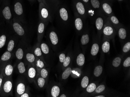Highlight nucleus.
I'll list each match as a JSON object with an SVG mask.
<instances>
[{
    "label": "nucleus",
    "instance_id": "obj_49",
    "mask_svg": "<svg viewBox=\"0 0 130 97\" xmlns=\"http://www.w3.org/2000/svg\"><path fill=\"white\" fill-rule=\"evenodd\" d=\"M59 97H67V96H66V95H65V94H62V95H60V96H59Z\"/></svg>",
    "mask_w": 130,
    "mask_h": 97
},
{
    "label": "nucleus",
    "instance_id": "obj_31",
    "mask_svg": "<svg viewBox=\"0 0 130 97\" xmlns=\"http://www.w3.org/2000/svg\"><path fill=\"white\" fill-rule=\"evenodd\" d=\"M26 58L27 61L30 63L33 62L35 60V57L32 53H27L26 55Z\"/></svg>",
    "mask_w": 130,
    "mask_h": 97
},
{
    "label": "nucleus",
    "instance_id": "obj_26",
    "mask_svg": "<svg viewBox=\"0 0 130 97\" xmlns=\"http://www.w3.org/2000/svg\"><path fill=\"white\" fill-rule=\"evenodd\" d=\"M13 67L11 65H8L5 67V73L7 76L11 75L13 72Z\"/></svg>",
    "mask_w": 130,
    "mask_h": 97
},
{
    "label": "nucleus",
    "instance_id": "obj_28",
    "mask_svg": "<svg viewBox=\"0 0 130 97\" xmlns=\"http://www.w3.org/2000/svg\"><path fill=\"white\" fill-rule=\"evenodd\" d=\"M16 57L19 60H21L24 57V52L22 48H19L16 52Z\"/></svg>",
    "mask_w": 130,
    "mask_h": 97
},
{
    "label": "nucleus",
    "instance_id": "obj_43",
    "mask_svg": "<svg viewBox=\"0 0 130 97\" xmlns=\"http://www.w3.org/2000/svg\"><path fill=\"white\" fill-rule=\"evenodd\" d=\"M36 65L38 68L41 69L43 68L44 67V63L40 60H38L37 61Z\"/></svg>",
    "mask_w": 130,
    "mask_h": 97
},
{
    "label": "nucleus",
    "instance_id": "obj_16",
    "mask_svg": "<svg viewBox=\"0 0 130 97\" xmlns=\"http://www.w3.org/2000/svg\"><path fill=\"white\" fill-rule=\"evenodd\" d=\"M76 8L77 11L81 15H83L85 13V9L83 4L79 2L76 4Z\"/></svg>",
    "mask_w": 130,
    "mask_h": 97
},
{
    "label": "nucleus",
    "instance_id": "obj_46",
    "mask_svg": "<svg viewBox=\"0 0 130 97\" xmlns=\"http://www.w3.org/2000/svg\"><path fill=\"white\" fill-rule=\"evenodd\" d=\"M21 97H29V95L27 93H24L23 94H22L21 95Z\"/></svg>",
    "mask_w": 130,
    "mask_h": 97
},
{
    "label": "nucleus",
    "instance_id": "obj_19",
    "mask_svg": "<svg viewBox=\"0 0 130 97\" xmlns=\"http://www.w3.org/2000/svg\"><path fill=\"white\" fill-rule=\"evenodd\" d=\"M96 88H97V85L96 83H91L89 85H88L87 87L86 88V91L88 93H91L94 92L95 90H96Z\"/></svg>",
    "mask_w": 130,
    "mask_h": 97
},
{
    "label": "nucleus",
    "instance_id": "obj_27",
    "mask_svg": "<svg viewBox=\"0 0 130 97\" xmlns=\"http://www.w3.org/2000/svg\"><path fill=\"white\" fill-rule=\"evenodd\" d=\"M11 55L10 51H6L2 56L1 60L3 61H7L11 58Z\"/></svg>",
    "mask_w": 130,
    "mask_h": 97
},
{
    "label": "nucleus",
    "instance_id": "obj_50",
    "mask_svg": "<svg viewBox=\"0 0 130 97\" xmlns=\"http://www.w3.org/2000/svg\"><path fill=\"white\" fill-rule=\"evenodd\" d=\"M83 0L84 1V2H88L89 0Z\"/></svg>",
    "mask_w": 130,
    "mask_h": 97
},
{
    "label": "nucleus",
    "instance_id": "obj_45",
    "mask_svg": "<svg viewBox=\"0 0 130 97\" xmlns=\"http://www.w3.org/2000/svg\"><path fill=\"white\" fill-rule=\"evenodd\" d=\"M111 20L113 23L115 25H117L119 23V21L115 16H113L111 17Z\"/></svg>",
    "mask_w": 130,
    "mask_h": 97
},
{
    "label": "nucleus",
    "instance_id": "obj_20",
    "mask_svg": "<svg viewBox=\"0 0 130 97\" xmlns=\"http://www.w3.org/2000/svg\"><path fill=\"white\" fill-rule=\"evenodd\" d=\"M110 43L108 41H106L102 44V50L104 53H108L110 50Z\"/></svg>",
    "mask_w": 130,
    "mask_h": 97
},
{
    "label": "nucleus",
    "instance_id": "obj_3",
    "mask_svg": "<svg viewBox=\"0 0 130 97\" xmlns=\"http://www.w3.org/2000/svg\"><path fill=\"white\" fill-rule=\"evenodd\" d=\"M49 38L52 44L54 45H56L58 43V39L57 34L54 31H52L49 35Z\"/></svg>",
    "mask_w": 130,
    "mask_h": 97
},
{
    "label": "nucleus",
    "instance_id": "obj_4",
    "mask_svg": "<svg viewBox=\"0 0 130 97\" xmlns=\"http://www.w3.org/2000/svg\"><path fill=\"white\" fill-rule=\"evenodd\" d=\"M60 89L57 85H54L51 89V95L52 97H57L60 94Z\"/></svg>",
    "mask_w": 130,
    "mask_h": 97
},
{
    "label": "nucleus",
    "instance_id": "obj_12",
    "mask_svg": "<svg viewBox=\"0 0 130 97\" xmlns=\"http://www.w3.org/2000/svg\"><path fill=\"white\" fill-rule=\"evenodd\" d=\"M12 88V83L10 80L7 81L5 83L4 85V90L6 93H9L11 91Z\"/></svg>",
    "mask_w": 130,
    "mask_h": 97
},
{
    "label": "nucleus",
    "instance_id": "obj_32",
    "mask_svg": "<svg viewBox=\"0 0 130 97\" xmlns=\"http://www.w3.org/2000/svg\"><path fill=\"white\" fill-rule=\"evenodd\" d=\"M38 86L40 88H43L45 84V79L42 77H39L38 79Z\"/></svg>",
    "mask_w": 130,
    "mask_h": 97
},
{
    "label": "nucleus",
    "instance_id": "obj_5",
    "mask_svg": "<svg viewBox=\"0 0 130 97\" xmlns=\"http://www.w3.org/2000/svg\"><path fill=\"white\" fill-rule=\"evenodd\" d=\"M99 50V46L97 43H95L93 44L91 46L90 53L93 57L97 55Z\"/></svg>",
    "mask_w": 130,
    "mask_h": 97
},
{
    "label": "nucleus",
    "instance_id": "obj_35",
    "mask_svg": "<svg viewBox=\"0 0 130 97\" xmlns=\"http://www.w3.org/2000/svg\"><path fill=\"white\" fill-rule=\"evenodd\" d=\"M6 37L5 35H2L0 36V48H2L5 46L6 42Z\"/></svg>",
    "mask_w": 130,
    "mask_h": 97
},
{
    "label": "nucleus",
    "instance_id": "obj_51",
    "mask_svg": "<svg viewBox=\"0 0 130 97\" xmlns=\"http://www.w3.org/2000/svg\"><path fill=\"white\" fill-rule=\"evenodd\" d=\"M119 0V1H121L123 0Z\"/></svg>",
    "mask_w": 130,
    "mask_h": 97
},
{
    "label": "nucleus",
    "instance_id": "obj_15",
    "mask_svg": "<svg viewBox=\"0 0 130 97\" xmlns=\"http://www.w3.org/2000/svg\"><path fill=\"white\" fill-rule=\"evenodd\" d=\"M89 82V79L88 76H84L82 79L81 82V85L82 88H86L88 85Z\"/></svg>",
    "mask_w": 130,
    "mask_h": 97
},
{
    "label": "nucleus",
    "instance_id": "obj_30",
    "mask_svg": "<svg viewBox=\"0 0 130 97\" xmlns=\"http://www.w3.org/2000/svg\"><path fill=\"white\" fill-rule=\"evenodd\" d=\"M105 85L104 84H101L96 88L94 91H95L96 93L99 94L104 92L105 90Z\"/></svg>",
    "mask_w": 130,
    "mask_h": 97
},
{
    "label": "nucleus",
    "instance_id": "obj_38",
    "mask_svg": "<svg viewBox=\"0 0 130 97\" xmlns=\"http://www.w3.org/2000/svg\"><path fill=\"white\" fill-rule=\"evenodd\" d=\"M91 2L93 8L95 9L99 8L100 2L98 0H91Z\"/></svg>",
    "mask_w": 130,
    "mask_h": 97
},
{
    "label": "nucleus",
    "instance_id": "obj_40",
    "mask_svg": "<svg viewBox=\"0 0 130 97\" xmlns=\"http://www.w3.org/2000/svg\"><path fill=\"white\" fill-rule=\"evenodd\" d=\"M123 66L125 68L129 67L130 66V57H129L126 59L123 63Z\"/></svg>",
    "mask_w": 130,
    "mask_h": 97
},
{
    "label": "nucleus",
    "instance_id": "obj_8",
    "mask_svg": "<svg viewBox=\"0 0 130 97\" xmlns=\"http://www.w3.org/2000/svg\"><path fill=\"white\" fill-rule=\"evenodd\" d=\"M2 13L5 19H10L12 16L11 11L9 7H5L2 11Z\"/></svg>",
    "mask_w": 130,
    "mask_h": 97
},
{
    "label": "nucleus",
    "instance_id": "obj_10",
    "mask_svg": "<svg viewBox=\"0 0 130 97\" xmlns=\"http://www.w3.org/2000/svg\"><path fill=\"white\" fill-rule=\"evenodd\" d=\"M103 67L101 65H99L95 67L94 71V75L95 77H98L102 74Z\"/></svg>",
    "mask_w": 130,
    "mask_h": 97
},
{
    "label": "nucleus",
    "instance_id": "obj_14",
    "mask_svg": "<svg viewBox=\"0 0 130 97\" xmlns=\"http://www.w3.org/2000/svg\"><path fill=\"white\" fill-rule=\"evenodd\" d=\"M76 28L78 31H81L83 27V23L81 18H76L75 21Z\"/></svg>",
    "mask_w": 130,
    "mask_h": 97
},
{
    "label": "nucleus",
    "instance_id": "obj_11",
    "mask_svg": "<svg viewBox=\"0 0 130 97\" xmlns=\"http://www.w3.org/2000/svg\"><path fill=\"white\" fill-rule=\"evenodd\" d=\"M25 91V86L24 83H20L18 85L16 89V91L18 94L21 95L24 94Z\"/></svg>",
    "mask_w": 130,
    "mask_h": 97
},
{
    "label": "nucleus",
    "instance_id": "obj_6",
    "mask_svg": "<svg viewBox=\"0 0 130 97\" xmlns=\"http://www.w3.org/2000/svg\"><path fill=\"white\" fill-rule=\"evenodd\" d=\"M14 10L15 13L18 15H22L23 13L22 6L21 4L19 2H16L15 4L14 7Z\"/></svg>",
    "mask_w": 130,
    "mask_h": 97
},
{
    "label": "nucleus",
    "instance_id": "obj_24",
    "mask_svg": "<svg viewBox=\"0 0 130 97\" xmlns=\"http://www.w3.org/2000/svg\"><path fill=\"white\" fill-rule=\"evenodd\" d=\"M36 75V70L34 68L31 67L28 71V76L30 79H34Z\"/></svg>",
    "mask_w": 130,
    "mask_h": 97
},
{
    "label": "nucleus",
    "instance_id": "obj_2",
    "mask_svg": "<svg viewBox=\"0 0 130 97\" xmlns=\"http://www.w3.org/2000/svg\"><path fill=\"white\" fill-rule=\"evenodd\" d=\"M76 63L78 66L82 67L85 62V57L83 53H80L76 58Z\"/></svg>",
    "mask_w": 130,
    "mask_h": 97
},
{
    "label": "nucleus",
    "instance_id": "obj_9",
    "mask_svg": "<svg viewBox=\"0 0 130 97\" xmlns=\"http://www.w3.org/2000/svg\"><path fill=\"white\" fill-rule=\"evenodd\" d=\"M72 68L71 67H67L66 68L62 75V79L65 80L69 78V76L72 73Z\"/></svg>",
    "mask_w": 130,
    "mask_h": 97
},
{
    "label": "nucleus",
    "instance_id": "obj_41",
    "mask_svg": "<svg viewBox=\"0 0 130 97\" xmlns=\"http://www.w3.org/2000/svg\"><path fill=\"white\" fill-rule=\"evenodd\" d=\"M34 53V54L37 57H40L42 56V51L41 49L38 47L35 49Z\"/></svg>",
    "mask_w": 130,
    "mask_h": 97
},
{
    "label": "nucleus",
    "instance_id": "obj_17",
    "mask_svg": "<svg viewBox=\"0 0 130 97\" xmlns=\"http://www.w3.org/2000/svg\"><path fill=\"white\" fill-rule=\"evenodd\" d=\"M103 24L104 21L102 18L99 17L97 18L96 22V27L97 30H101L103 27Z\"/></svg>",
    "mask_w": 130,
    "mask_h": 97
},
{
    "label": "nucleus",
    "instance_id": "obj_34",
    "mask_svg": "<svg viewBox=\"0 0 130 97\" xmlns=\"http://www.w3.org/2000/svg\"><path fill=\"white\" fill-rule=\"evenodd\" d=\"M71 62V58L69 56L66 57L63 63V65L64 67H66L69 66Z\"/></svg>",
    "mask_w": 130,
    "mask_h": 97
},
{
    "label": "nucleus",
    "instance_id": "obj_33",
    "mask_svg": "<svg viewBox=\"0 0 130 97\" xmlns=\"http://www.w3.org/2000/svg\"><path fill=\"white\" fill-rule=\"evenodd\" d=\"M40 74L41 77L44 79H46L48 75V72L47 70L46 69V68H43L41 70Z\"/></svg>",
    "mask_w": 130,
    "mask_h": 97
},
{
    "label": "nucleus",
    "instance_id": "obj_39",
    "mask_svg": "<svg viewBox=\"0 0 130 97\" xmlns=\"http://www.w3.org/2000/svg\"><path fill=\"white\" fill-rule=\"evenodd\" d=\"M14 42L13 40H11L9 42L8 46V51H12L14 48Z\"/></svg>",
    "mask_w": 130,
    "mask_h": 97
},
{
    "label": "nucleus",
    "instance_id": "obj_36",
    "mask_svg": "<svg viewBox=\"0 0 130 97\" xmlns=\"http://www.w3.org/2000/svg\"><path fill=\"white\" fill-rule=\"evenodd\" d=\"M123 51L124 53H127L130 51V42H128L126 43L123 48Z\"/></svg>",
    "mask_w": 130,
    "mask_h": 97
},
{
    "label": "nucleus",
    "instance_id": "obj_18",
    "mask_svg": "<svg viewBox=\"0 0 130 97\" xmlns=\"http://www.w3.org/2000/svg\"><path fill=\"white\" fill-rule=\"evenodd\" d=\"M103 32L105 35L109 36L113 34L114 31L112 27L110 26H107L104 28Z\"/></svg>",
    "mask_w": 130,
    "mask_h": 97
},
{
    "label": "nucleus",
    "instance_id": "obj_44",
    "mask_svg": "<svg viewBox=\"0 0 130 97\" xmlns=\"http://www.w3.org/2000/svg\"><path fill=\"white\" fill-rule=\"evenodd\" d=\"M66 56L65 54L64 53H62L59 55V61L61 63H63L66 59Z\"/></svg>",
    "mask_w": 130,
    "mask_h": 97
},
{
    "label": "nucleus",
    "instance_id": "obj_37",
    "mask_svg": "<svg viewBox=\"0 0 130 97\" xmlns=\"http://www.w3.org/2000/svg\"><path fill=\"white\" fill-rule=\"evenodd\" d=\"M41 15L42 17L44 19L47 18L48 16V12L47 9L44 8L42 9L41 11Z\"/></svg>",
    "mask_w": 130,
    "mask_h": 97
},
{
    "label": "nucleus",
    "instance_id": "obj_22",
    "mask_svg": "<svg viewBox=\"0 0 130 97\" xmlns=\"http://www.w3.org/2000/svg\"><path fill=\"white\" fill-rule=\"evenodd\" d=\"M89 42V37L88 34H84L81 38V44L83 45H87Z\"/></svg>",
    "mask_w": 130,
    "mask_h": 97
},
{
    "label": "nucleus",
    "instance_id": "obj_48",
    "mask_svg": "<svg viewBox=\"0 0 130 97\" xmlns=\"http://www.w3.org/2000/svg\"><path fill=\"white\" fill-rule=\"evenodd\" d=\"M95 97H105V96L104 95H98V96H94Z\"/></svg>",
    "mask_w": 130,
    "mask_h": 97
},
{
    "label": "nucleus",
    "instance_id": "obj_1",
    "mask_svg": "<svg viewBox=\"0 0 130 97\" xmlns=\"http://www.w3.org/2000/svg\"><path fill=\"white\" fill-rule=\"evenodd\" d=\"M13 27L15 32L19 36L23 35L25 33V31L22 26L17 22L13 24Z\"/></svg>",
    "mask_w": 130,
    "mask_h": 97
},
{
    "label": "nucleus",
    "instance_id": "obj_7",
    "mask_svg": "<svg viewBox=\"0 0 130 97\" xmlns=\"http://www.w3.org/2000/svg\"><path fill=\"white\" fill-rule=\"evenodd\" d=\"M60 15L62 19L64 21H66L68 19V14L66 9L62 8L59 11Z\"/></svg>",
    "mask_w": 130,
    "mask_h": 97
},
{
    "label": "nucleus",
    "instance_id": "obj_13",
    "mask_svg": "<svg viewBox=\"0 0 130 97\" xmlns=\"http://www.w3.org/2000/svg\"><path fill=\"white\" fill-rule=\"evenodd\" d=\"M121 60L122 59L121 57H117L115 58L112 62V65L113 67L115 68H118L120 65Z\"/></svg>",
    "mask_w": 130,
    "mask_h": 97
},
{
    "label": "nucleus",
    "instance_id": "obj_47",
    "mask_svg": "<svg viewBox=\"0 0 130 97\" xmlns=\"http://www.w3.org/2000/svg\"><path fill=\"white\" fill-rule=\"evenodd\" d=\"M2 82V78H0V88H1V85Z\"/></svg>",
    "mask_w": 130,
    "mask_h": 97
},
{
    "label": "nucleus",
    "instance_id": "obj_21",
    "mask_svg": "<svg viewBox=\"0 0 130 97\" xmlns=\"http://www.w3.org/2000/svg\"><path fill=\"white\" fill-rule=\"evenodd\" d=\"M118 35L122 40H124L127 36V32L124 28H121L118 31Z\"/></svg>",
    "mask_w": 130,
    "mask_h": 97
},
{
    "label": "nucleus",
    "instance_id": "obj_29",
    "mask_svg": "<svg viewBox=\"0 0 130 97\" xmlns=\"http://www.w3.org/2000/svg\"><path fill=\"white\" fill-rule=\"evenodd\" d=\"M18 71L20 74H24V73L25 72L26 70L25 65L23 62H21L18 64Z\"/></svg>",
    "mask_w": 130,
    "mask_h": 97
},
{
    "label": "nucleus",
    "instance_id": "obj_42",
    "mask_svg": "<svg viewBox=\"0 0 130 97\" xmlns=\"http://www.w3.org/2000/svg\"><path fill=\"white\" fill-rule=\"evenodd\" d=\"M44 25L43 23H41L39 25L38 28V31L39 33L41 34L44 32Z\"/></svg>",
    "mask_w": 130,
    "mask_h": 97
},
{
    "label": "nucleus",
    "instance_id": "obj_25",
    "mask_svg": "<svg viewBox=\"0 0 130 97\" xmlns=\"http://www.w3.org/2000/svg\"><path fill=\"white\" fill-rule=\"evenodd\" d=\"M102 8L105 12L107 14H110L112 13V8L108 4H104L102 5Z\"/></svg>",
    "mask_w": 130,
    "mask_h": 97
},
{
    "label": "nucleus",
    "instance_id": "obj_23",
    "mask_svg": "<svg viewBox=\"0 0 130 97\" xmlns=\"http://www.w3.org/2000/svg\"><path fill=\"white\" fill-rule=\"evenodd\" d=\"M41 50L44 54H48L49 53V50L48 46L45 43H43L41 45Z\"/></svg>",
    "mask_w": 130,
    "mask_h": 97
}]
</instances>
